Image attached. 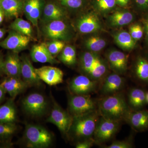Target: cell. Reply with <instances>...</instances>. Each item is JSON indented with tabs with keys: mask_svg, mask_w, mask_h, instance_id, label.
<instances>
[{
	"mask_svg": "<svg viewBox=\"0 0 148 148\" xmlns=\"http://www.w3.org/2000/svg\"><path fill=\"white\" fill-rule=\"evenodd\" d=\"M100 116L105 118L121 121L131 109L122 94L117 93L106 95L98 104Z\"/></svg>",
	"mask_w": 148,
	"mask_h": 148,
	"instance_id": "obj_1",
	"label": "cell"
},
{
	"mask_svg": "<svg viewBox=\"0 0 148 148\" xmlns=\"http://www.w3.org/2000/svg\"><path fill=\"white\" fill-rule=\"evenodd\" d=\"M99 116L97 110L86 114L73 117V122L68 134L79 141L93 138L100 118Z\"/></svg>",
	"mask_w": 148,
	"mask_h": 148,
	"instance_id": "obj_2",
	"label": "cell"
},
{
	"mask_svg": "<svg viewBox=\"0 0 148 148\" xmlns=\"http://www.w3.org/2000/svg\"><path fill=\"white\" fill-rule=\"evenodd\" d=\"M24 138L27 147L32 148L49 147L52 144L53 137L45 127L38 125H27Z\"/></svg>",
	"mask_w": 148,
	"mask_h": 148,
	"instance_id": "obj_3",
	"label": "cell"
},
{
	"mask_svg": "<svg viewBox=\"0 0 148 148\" xmlns=\"http://www.w3.org/2000/svg\"><path fill=\"white\" fill-rule=\"evenodd\" d=\"M120 123L121 121L101 116L93 135L95 143L102 144L110 140L118 131Z\"/></svg>",
	"mask_w": 148,
	"mask_h": 148,
	"instance_id": "obj_4",
	"label": "cell"
},
{
	"mask_svg": "<svg viewBox=\"0 0 148 148\" xmlns=\"http://www.w3.org/2000/svg\"><path fill=\"white\" fill-rule=\"evenodd\" d=\"M69 113L79 116L97 110V105L90 95H73L69 101Z\"/></svg>",
	"mask_w": 148,
	"mask_h": 148,
	"instance_id": "obj_5",
	"label": "cell"
},
{
	"mask_svg": "<svg viewBox=\"0 0 148 148\" xmlns=\"http://www.w3.org/2000/svg\"><path fill=\"white\" fill-rule=\"evenodd\" d=\"M45 24L42 31L46 38L63 41L68 40L71 38V32L70 28L63 20H54Z\"/></svg>",
	"mask_w": 148,
	"mask_h": 148,
	"instance_id": "obj_6",
	"label": "cell"
},
{
	"mask_svg": "<svg viewBox=\"0 0 148 148\" xmlns=\"http://www.w3.org/2000/svg\"><path fill=\"white\" fill-rule=\"evenodd\" d=\"M73 121V117L69 112L62 108L57 103L53 104L50 115L47 121L56 125L63 134H68Z\"/></svg>",
	"mask_w": 148,
	"mask_h": 148,
	"instance_id": "obj_7",
	"label": "cell"
},
{
	"mask_svg": "<svg viewBox=\"0 0 148 148\" xmlns=\"http://www.w3.org/2000/svg\"><path fill=\"white\" fill-rule=\"evenodd\" d=\"M47 105L45 97L38 92L29 94L22 101V107L24 110L32 116L42 115L46 111Z\"/></svg>",
	"mask_w": 148,
	"mask_h": 148,
	"instance_id": "obj_8",
	"label": "cell"
},
{
	"mask_svg": "<svg viewBox=\"0 0 148 148\" xmlns=\"http://www.w3.org/2000/svg\"><path fill=\"white\" fill-rule=\"evenodd\" d=\"M98 81L85 75L75 77L69 84V89L73 95H89L96 90Z\"/></svg>",
	"mask_w": 148,
	"mask_h": 148,
	"instance_id": "obj_9",
	"label": "cell"
},
{
	"mask_svg": "<svg viewBox=\"0 0 148 148\" xmlns=\"http://www.w3.org/2000/svg\"><path fill=\"white\" fill-rule=\"evenodd\" d=\"M31 40L30 37L12 30L7 37L0 42V47L18 53L26 49Z\"/></svg>",
	"mask_w": 148,
	"mask_h": 148,
	"instance_id": "obj_10",
	"label": "cell"
},
{
	"mask_svg": "<svg viewBox=\"0 0 148 148\" xmlns=\"http://www.w3.org/2000/svg\"><path fill=\"white\" fill-rule=\"evenodd\" d=\"M45 3V0H24L23 11L25 16L37 28Z\"/></svg>",
	"mask_w": 148,
	"mask_h": 148,
	"instance_id": "obj_11",
	"label": "cell"
},
{
	"mask_svg": "<svg viewBox=\"0 0 148 148\" xmlns=\"http://www.w3.org/2000/svg\"><path fill=\"white\" fill-rule=\"evenodd\" d=\"M35 69L41 80L49 85H56L63 82L64 73L58 68L44 66Z\"/></svg>",
	"mask_w": 148,
	"mask_h": 148,
	"instance_id": "obj_12",
	"label": "cell"
},
{
	"mask_svg": "<svg viewBox=\"0 0 148 148\" xmlns=\"http://www.w3.org/2000/svg\"><path fill=\"white\" fill-rule=\"evenodd\" d=\"M21 60V77L28 86H39L41 83L31 60L27 55H22Z\"/></svg>",
	"mask_w": 148,
	"mask_h": 148,
	"instance_id": "obj_13",
	"label": "cell"
},
{
	"mask_svg": "<svg viewBox=\"0 0 148 148\" xmlns=\"http://www.w3.org/2000/svg\"><path fill=\"white\" fill-rule=\"evenodd\" d=\"M124 120L134 130L142 132L148 129V110H132L127 113Z\"/></svg>",
	"mask_w": 148,
	"mask_h": 148,
	"instance_id": "obj_14",
	"label": "cell"
},
{
	"mask_svg": "<svg viewBox=\"0 0 148 148\" xmlns=\"http://www.w3.org/2000/svg\"><path fill=\"white\" fill-rule=\"evenodd\" d=\"M76 27L82 34H90L101 29V22L96 14L89 12L81 16L77 20Z\"/></svg>",
	"mask_w": 148,
	"mask_h": 148,
	"instance_id": "obj_15",
	"label": "cell"
},
{
	"mask_svg": "<svg viewBox=\"0 0 148 148\" xmlns=\"http://www.w3.org/2000/svg\"><path fill=\"white\" fill-rule=\"evenodd\" d=\"M3 72L8 77L21 78V60L18 53H8L4 60Z\"/></svg>",
	"mask_w": 148,
	"mask_h": 148,
	"instance_id": "obj_16",
	"label": "cell"
},
{
	"mask_svg": "<svg viewBox=\"0 0 148 148\" xmlns=\"http://www.w3.org/2000/svg\"><path fill=\"white\" fill-rule=\"evenodd\" d=\"M107 58L110 67L114 73L121 75L127 71V57L123 52L112 50L107 54Z\"/></svg>",
	"mask_w": 148,
	"mask_h": 148,
	"instance_id": "obj_17",
	"label": "cell"
},
{
	"mask_svg": "<svg viewBox=\"0 0 148 148\" xmlns=\"http://www.w3.org/2000/svg\"><path fill=\"white\" fill-rule=\"evenodd\" d=\"M103 60L99 56L91 51L83 53L80 59V65L85 75L92 79L95 70Z\"/></svg>",
	"mask_w": 148,
	"mask_h": 148,
	"instance_id": "obj_18",
	"label": "cell"
},
{
	"mask_svg": "<svg viewBox=\"0 0 148 148\" xmlns=\"http://www.w3.org/2000/svg\"><path fill=\"white\" fill-rule=\"evenodd\" d=\"M125 80L119 74L113 73L106 77L101 91L103 95H108L117 93L123 88Z\"/></svg>",
	"mask_w": 148,
	"mask_h": 148,
	"instance_id": "obj_19",
	"label": "cell"
},
{
	"mask_svg": "<svg viewBox=\"0 0 148 148\" xmlns=\"http://www.w3.org/2000/svg\"><path fill=\"white\" fill-rule=\"evenodd\" d=\"M30 56L32 61L41 63L56 64L58 61L50 53L46 43H41L32 47L30 52Z\"/></svg>",
	"mask_w": 148,
	"mask_h": 148,
	"instance_id": "obj_20",
	"label": "cell"
},
{
	"mask_svg": "<svg viewBox=\"0 0 148 148\" xmlns=\"http://www.w3.org/2000/svg\"><path fill=\"white\" fill-rule=\"evenodd\" d=\"M6 92L12 98L15 97L29 87L21 78L8 77L4 79L0 83Z\"/></svg>",
	"mask_w": 148,
	"mask_h": 148,
	"instance_id": "obj_21",
	"label": "cell"
},
{
	"mask_svg": "<svg viewBox=\"0 0 148 148\" xmlns=\"http://www.w3.org/2000/svg\"><path fill=\"white\" fill-rule=\"evenodd\" d=\"M42 15L43 21L46 23L54 20H63L65 17V11L59 3L50 2L45 3Z\"/></svg>",
	"mask_w": 148,
	"mask_h": 148,
	"instance_id": "obj_22",
	"label": "cell"
},
{
	"mask_svg": "<svg viewBox=\"0 0 148 148\" xmlns=\"http://www.w3.org/2000/svg\"><path fill=\"white\" fill-rule=\"evenodd\" d=\"M24 0H0V7L5 16L9 18H17L23 11Z\"/></svg>",
	"mask_w": 148,
	"mask_h": 148,
	"instance_id": "obj_23",
	"label": "cell"
},
{
	"mask_svg": "<svg viewBox=\"0 0 148 148\" xmlns=\"http://www.w3.org/2000/svg\"><path fill=\"white\" fill-rule=\"evenodd\" d=\"M14 99L11 98L3 105L0 106V123H15L17 112Z\"/></svg>",
	"mask_w": 148,
	"mask_h": 148,
	"instance_id": "obj_24",
	"label": "cell"
},
{
	"mask_svg": "<svg viewBox=\"0 0 148 148\" xmlns=\"http://www.w3.org/2000/svg\"><path fill=\"white\" fill-rule=\"evenodd\" d=\"M134 19L133 14L128 10H119L115 11L109 16V21L111 26L122 27L132 22Z\"/></svg>",
	"mask_w": 148,
	"mask_h": 148,
	"instance_id": "obj_25",
	"label": "cell"
},
{
	"mask_svg": "<svg viewBox=\"0 0 148 148\" xmlns=\"http://www.w3.org/2000/svg\"><path fill=\"white\" fill-rule=\"evenodd\" d=\"M128 103L132 108L138 110L143 108L146 102V93L140 88H132L128 96Z\"/></svg>",
	"mask_w": 148,
	"mask_h": 148,
	"instance_id": "obj_26",
	"label": "cell"
},
{
	"mask_svg": "<svg viewBox=\"0 0 148 148\" xmlns=\"http://www.w3.org/2000/svg\"><path fill=\"white\" fill-rule=\"evenodd\" d=\"M115 42L123 50H132L136 45V41L132 38L129 33L126 31H121L114 36Z\"/></svg>",
	"mask_w": 148,
	"mask_h": 148,
	"instance_id": "obj_27",
	"label": "cell"
},
{
	"mask_svg": "<svg viewBox=\"0 0 148 148\" xmlns=\"http://www.w3.org/2000/svg\"><path fill=\"white\" fill-rule=\"evenodd\" d=\"M10 28L12 30L32 38H33V29L31 23L29 21L20 18H16L11 23Z\"/></svg>",
	"mask_w": 148,
	"mask_h": 148,
	"instance_id": "obj_28",
	"label": "cell"
},
{
	"mask_svg": "<svg viewBox=\"0 0 148 148\" xmlns=\"http://www.w3.org/2000/svg\"><path fill=\"white\" fill-rule=\"evenodd\" d=\"M58 59L67 66H73L76 63V51L74 47L71 45L65 46L60 52Z\"/></svg>",
	"mask_w": 148,
	"mask_h": 148,
	"instance_id": "obj_29",
	"label": "cell"
},
{
	"mask_svg": "<svg viewBox=\"0 0 148 148\" xmlns=\"http://www.w3.org/2000/svg\"><path fill=\"white\" fill-rule=\"evenodd\" d=\"M135 72L138 79L148 83V60L144 57H138L135 62Z\"/></svg>",
	"mask_w": 148,
	"mask_h": 148,
	"instance_id": "obj_30",
	"label": "cell"
},
{
	"mask_svg": "<svg viewBox=\"0 0 148 148\" xmlns=\"http://www.w3.org/2000/svg\"><path fill=\"white\" fill-rule=\"evenodd\" d=\"M91 3L95 10L101 13H108L116 8V0H91Z\"/></svg>",
	"mask_w": 148,
	"mask_h": 148,
	"instance_id": "obj_31",
	"label": "cell"
},
{
	"mask_svg": "<svg viewBox=\"0 0 148 148\" xmlns=\"http://www.w3.org/2000/svg\"><path fill=\"white\" fill-rule=\"evenodd\" d=\"M107 44L104 39L97 36H92L86 40L85 45L90 51L96 53L101 51Z\"/></svg>",
	"mask_w": 148,
	"mask_h": 148,
	"instance_id": "obj_32",
	"label": "cell"
},
{
	"mask_svg": "<svg viewBox=\"0 0 148 148\" xmlns=\"http://www.w3.org/2000/svg\"><path fill=\"white\" fill-rule=\"evenodd\" d=\"M17 127L15 123H0V139H7L15 133Z\"/></svg>",
	"mask_w": 148,
	"mask_h": 148,
	"instance_id": "obj_33",
	"label": "cell"
},
{
	"mask_svg": "<svg viewBox=\"0 0 148 148\" xmlns=\"http://www.w3.org/2000/svg\"><path fill=\"white\" fill-rule=\"evenodd\" d=\"M58 3L65 8L72 10L82 9L87 4L88 0H58Z\"/></svg>",
	"mask_w": 148,
	"mask_h": 148,
	"instance_id": "obj_34",
	"label": "cell"
},
{
	"mask_svg": "<svg viewBox=\"0 0 148 148\" xmlns=\"http://www.w3.org/2000/svg\"><path fill=\"white\" fill-rule=\"evenodd\" d=\"M46 45L48 49L53 57L60 53L65 47V42L59 40H52Z\"/></svg>",
	"mask_w": 148,
	"mask_h": 148,
	"instance_id": "obj_35",
	"label": "cell"
},
{
	"mask_svg": "<svg viewBox=\"0 0 148 148\" xmlns=\"http://www.w3.org/2000/svg\"><path fill=\"white\" fill-rule=\"evenodd\" d=\"M129 33L132 38L137 42L143 37L144 29L140 24H132L130 27Z\"/></svg>",
	"mask_w": 148,
	"mask_h": 148,
	"instance_id": "obj_36",
	"label": "cell"
},
{
	"mask_svg": "<svg viewBox=\"0 0 148 148\" xmlns=\"http://www.w3.org/2000/svg\"><path fill=\"white\" fill-rule=\"evenodd\" d=\"M132 147V143L129 140H118L113 142L107 148H131Z\"/></svg>",
	"mask_w": 148,
	"mask_h": 148,
	"instance_id": "obj_37",
	"label": "cell"
},
{
	"mask_svg": "<svg viewBox=\"0 0 148 148\" xmlns=\"http://www.w3.org/2000/svg\"><path fill=\"white\" fill-rule=\"evenodd\" d=\"M95 141L93 138L85 139L80 141H78L76 144L75 147L76 148H90L92 147Z\"/></svg>",
	"mask_w": 148,
	"mask_h": 148,
	"instance_id": "obj_38",
	"label": "cell"
},
{
	"mask_svg": "<svg viewBox=\"0 0 148 148\" xmlns=\"http://www.w3.org/2000/svg\"><path fill=\"white\" fill-rule=\"evenodd\" d=\"M138 8L143 10H148V0H134Z\"/></svg>",
	"mask_w": 148,
	"mask_h": 148,
	"instance_id": "obj_39",
	"label": "cell"
},
{
	"mask_svg": "<svg viewBox=\"0 0 148 148\" xmlns=\"http://www.w3.org/2000/svg\"><path fill=\"white\" fill-rule=\"evenodd\" d=\"M117 5L121 7H125L127 6L130 2V0H116Z\"/></svg>",
	"mask_w": 148,
	"mask_h": 148,
	"instance_id": "obj_40",
	"label": "cell"
},
{
	"mask_svg": "<svg viewBox=\"0 0 148 148\" xmlns=\"http://www.w3.org/2000/svg\"><path fill=\"white\" fill-rule=\"evenodd\" d=\"M144 29L146 34V38L148 43V16L144 20Z\"/></svg>",
	"mask_w": 148,
	"mask_h": 148,
	"instance_id": "obj_41",
	"label": "cell"
},
{
	"mask_svg": "<svg viewBox=\"0 0 148 148\" xmlns=\"http://www.w3.org/2000/svg\"><path fill=\"white\" fill-rule=\"evenodd\" d=\"M6 93V92L5 90L0 84V104L4 99Z\"/></svg>",
	"mask_w": 148,
	"mask_h": 148,
	"instance_id": "obj_42",
	"label": "cell"
},
{
	"mask_svg": "<svg viewBox=\"0 0 148 148\" xmlns=\"http://www.w3.org/2000/svg\"><path fill=\"white\" fill-rule=\"evenodd\" d=\"M4 60V59L2 54L0 53V75L2 73H3V66Z\"/></svg>",
	"mask_w": 148,
	"mask_h": 148,
	"instance_id": "obj_43",
	"label": "cell"
},
{
	"mask_svg": "<svg viewBox=\"0 0 148 148\" xmlns=\"http://www.w3.org/2000/svg\"><path fill=\"white\" fill-rule=\"evenodd\" d=\"M5 16L4 13L2 9V8L0 7V24H1L3 20L4 17Z\"/></svg>",
	"mask_w": 148,
	"mask_h": 148,
	"instance_id": "obj_44",
	"label": "cell"
},
{
	"mask_svg": "<svg viewBox=\"0 0 148 148\" xmlns=\"http://www.w3.org/2000/svg\"><path fill=\"white\" fill-rule=\"evenodd\" d=\"M5 34V30L3 29H0V39L2 38Z\"/></svg>",
	"mask_w": 148,
	"mask_h": 148,
	"instance_id": "obj_45",
	"label": "cell"
},
{
	"mask_svg": "<svg viewBox=\"0 0 148 148\" xmlns=\"http://www.w3.org/2000/svg\"><path fill=\"white\" fill-rule=\"evenodd\" d=\"M146 102L148 104V92L146 93Z\"/></svg>",
	"mask_w": 148,
	"mask_h": 148,
	"instance_id": "obj_46",
	"label": "cell"
}]
</instances>
